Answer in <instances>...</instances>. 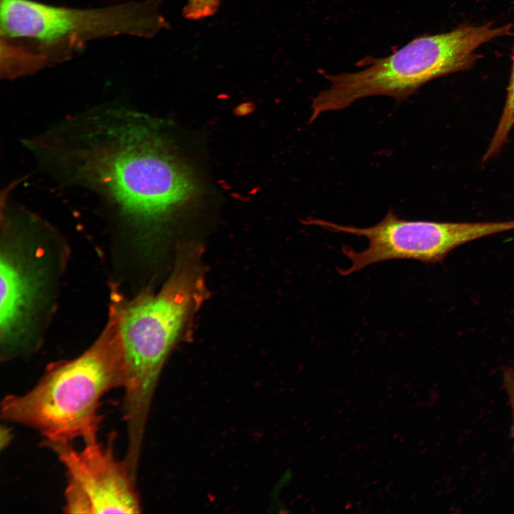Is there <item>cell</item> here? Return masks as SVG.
Here are the masks:
<instances>
[{
	"mask_svg": "<svg viewBox=\"0 0 514 514\" xmlns=\"http://www.w3.org/2000/svg\"><path fill=\"white\" fill-rule=\"evenodd\" d=\"M21 143L41 171L90 192L130 229L158 223L193 189L158 121L124 104L87 109Z\"/></svg>",
	"mask_w": 514,
	"mask_h": 514,
	"instance_id": "obj_1",
	"label": "cell"
},
{
	"mask_svg": "<svg viewBox=\"0 0 514 514\" xmlns=\"http://www.w3.org/2000/svg\"><path fill=\"white\" fill-rule=\"evenodd\" d=\"M202 254L199 245L180 246L172 273L158 292L114 310L126 369L123 415L130 445L141 444L163 363L206 297Z\"/></svg>",
	"mask_w": 514,
	"mask_h": 514,
	"instance_id": "obj_2",
	"label": "cell"
},
{
	"mask_svg": "<svg viewBox=\"0 0 514 514\" xmlns=\"http://www.w3.org/2000/svg\"><path fill=\"white\" fill-rule=\"evenodd\" d=\"M126 369L112 315L96 341L78 357L50 366L27 393L10 394L1 403L6 421L34 429L46 443L97 438L100 401L124 388Z\"/></svg>",
	"mask_w": 514,
	"mask_h": 514,
	"instance_id": "obj_3",
	"label": "cell"
},
{
	"mask_svg": "<svg viewBox=\"0 0 514 514\" xmlns=\"http://www.w3.org/2000/svg\"><path fill=\"white\" fill-rule=\"evenodd\" d=\"M511 34V24H462L449 32L419 36L386 57L368 58V67L359 71L326 74L331 86L313 99L310 121L365 97L405 99L431 80L470 69L479 58L478 47Z\"/></svg>",
	"mask_w": 514,
	"mask_h": 514,
	"instance_id": "obj_4",
	"label": "cell"
},
{
	"mask_svg": "<svg viewBox=\"0 0 514 514\" xmlns=\"http://www.w3.org/2000/svg\"><path fill=\"white\" fill-rule=\"evenodd\" d=\"M0 333L2 360L32 348L30 334L47 303L51 275L40 246L51 228L35 213L1 197Z\"/></svg>",
	"mask_w": 514,
	"mask_h": 514,
	"instance_id": "obj_5",
	"label": "cell"
},
{
	"mask_svg": "<svg viewBox=\"0 0 514 514\" xmlns=\"http://www.w3.org/2000/svg\"><path fill=\"white\" fill-rule=\"evenodd\" d=\"M167 24L156 0L90 9L1 0V38H29L51 49L117 35L151 37Z\"/></svg>",
	"mask_w": 514,
	"mask_h": 514,
	"instance_id": "obj_6",
	"label": "cell"
},
{
	"mask_svg": "<svg viewBox=\"0 0 514 514\" xmlns=\"http://www.w3.org/2000/svg\"><path fill=\"white\" fill-rule=\"evenodd\" d=\"M308 225L326 230L364 237L368 247L361 251L343 246L342 253L351 263L338 268L341 276L380 262L405 259L425 263L441 262L453 249L466 243L495 233L508 231V221L438 222L405 220L389 210L378 223L366 228L337 224L323 219L310 218Z\"/></svg>",
	"mask_w": 514,
	"mask_h": 514,
	"instance_id": "obj_7",
	"label": "cell"
},
{
	"mask_svg": "<svg viewBox=\"0 0 514 514\" xmlns=\"http://www.w3.org/2000/svg\"><path fill=\"white\" fill-rule=\"evenodd\" d=\"M114 434L106 445L98 438L84 442L81 450L70 443H46L66 474L64 511L68 513H138L141 504L136 477L114 451Z\"/></svg>",
	"mask_w": 514,
	"mask_h": 514,
	"instance_id": "obj_8",
	"label": "cell"
},
{
	"mask_svg": "<svg viewBox=\"0 0 514 514\" xmlns=\"http://www.w3.org/2000/svg\"><path fill=\"white\" fill-rule=\"evenodd\" d=\"M47 62V54L28 51L1 38L2 79H15L35 72L46 66Z\"/></svg>",
	"mask_w": 514,
	"mask_h": 514,
	"instance_id": "obj_9",
	"label": "cell"
},
{
	"mask_svg": "<svg viewBox=\"0 0 514 514\" xmlns=\"http://www.w3.org/2000/svg\"><path fill=\"white\" fill-rule=\"evenodd\" d=\"M514 126V51L513 68L503 113L483 160L486 161L497 153L506 142Z\"/></svg>",
	"mask_w": 514,
	"mask_h": 514,
	"instance_id": "obj_10",
	"label": "cell"
},
{
	"mask_svg": "<svg viewBox=\"0 0 514 514\" xmlns=\"http://www.w3.org/2000/svg\"><path fill=\"white\" fill-rule=\"evenodd\" d=\"M219 0H187L183 15L192 20L212 16L218 9Z\"/></svg>",
	"mask_w": 514,
	"mask_h": 514,
	"instance_id": "obj_11",
	"label": "cell"
},
{
	"mask_svg": "<svg viewBox=\"0 0 514 514\" xmlns=\"http://www.w3.org/2000/svg\"><path fill=\"white\" fill-rule=\"evenodd\" d=\"M503 383L511 413V436L514 447V366H509L504 370Z\"/></svg>",
	"mask_w": 514,
	"mask_h": 514,
	"instance_id": "obj_12",
	"label": "cell"
},
{
	"mask_svg": "<svg viewBox=\"0 0 514 514\" xmlns=\"http://www.w3.org/2000/svg\"><path fill=\"white\" fill-rule=\"evenodd\" d=\"M12 433L9 428L6 426H1V442L0 445L1 450L6 448L11 440Z\"/></svg>",
	"mask_w": 514,
	"mask_h": 514,
	"instance_id": "obj_13",
	"label": "cell"
}]
</instances>
